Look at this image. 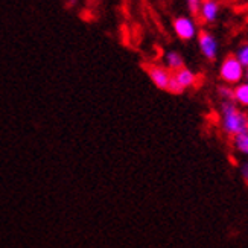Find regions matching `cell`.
I'll return each instance as SVG.
<instances>
[{
  "mask_svg": "<svg viewBox=\"0 0 248 248\" xmlns=\"http://www.w3.org/2000/svg\"><path fill=\"white\" fill-rule=\"evenodd\" d=\"M219 121L222 131L232 139L248 133V114L238 108L234 101H222L219 107Z\"/></svg>",
  "mask_w": 248,
  "mask_h": 248,
  "instance_id": "1",
  "label": "cell"
},
{
  "mask_svg": "<svg viewBox=\"0 0 248 248\" xmlns=\"http://www.w3.org/2000/svg\"><path fill=\"white\" fill-rule=\"evenodd\" d=\"M219 77L225 84H239L245 77V69L242 64L236 60L234 55H229L219 67Z\"/></svg>",
  "mask_w": 248,
  "mask_h": 248,
  "instance_id": "2",
  "label": "cell"
},
{
  "mask_svg": "<svg viewBox=\"0 0 248 248\" xmlns=\"http://www.w3.org/2000/svg\"><path fill=\"white\" fill-rule=\"evenodd\" d=\"M198 45L201 49V53L204 55V58L209 60V61H215L218 57V40L215 37L212 32L207 31H201L198 34Z\"/></svg>",
  "mask_w": 248,
  "mask_h": 248,
  "instance_id": "3",
  "label": "cell"
},
{
  "mask_svg": "<svg viewBox=\"0 0 248 248\" xmlns=\"http://www.w3.org/2000/svg\"><path fill=\"white\" fill-rule=\"evenodd\" d=\"M174 31L181 40H192L198 34L197 23L192 17H177L174 20Z\"/></svg>",
  "mask_w": 248,
  "mask_h": 248,
  "instance_id": "4",
  "label": "cell"
},
{
  "mask_svg": "<svg viewBox=\"0 0 248 248\" xmlns=\"http://www.w3.org/2000/svg\"><path fill=\"white\" fill-rule=\"evenodd\" d=\"M148 77L153 81V84L160 90H168L169 81L172 77V72L161 66H149L148 67Z\"/></svg>",
  "mask_w": 248,
  "mask_h": 248,
  "instance_id": "5",
  "label": "cell"
},
{
  "mask_svg": "<svg viewBox=\"0 0 248 248\" xmlns=\"http://www.w3.org/2000/svg\"><path fill=\"white\" fill-rule=\"evenodd\" d=\"M219 16V5L217 0H202L200 8V17L206 23H213L218 20Z\"/></svg>",
  "mask_w": 248,
  "mask_h": 248,
  "instance_id": "6",
  "label": "cell"
},
{
  "mask_svg": "<svg viewBox=\"0 0 248 248\" xmlns=\"http://www.w3.org/2000/svg\"><path fill=\"white\" fill-rule=\"evenodd\" d=\"M172 77L175 78L177 84L180 85V89L183 92H185L186 89H189V87H192V85H195V82H197V75L193 73L190 69H186V67L174 72V73H172Z\"/></svg>",
  "mask_w": 248,
  "mask_h": 248,
  "instance_id": "7",
  "label": "cell"
},
{
  "mask_svg": "<svg viewBox=\"0 0 248 248\" xmlns=\"http://www.w3.org/2000/svg\"><path fill=\"white\" fill-rule=\"evenodd\" d=\"M233 101L236 105L248 107V82H239L233 89Z\"/></svg>",
  "mask_w": 248,
  "mask_h": 248,
  "instance_id": "8",
  "label": "cell"
},
{
  "mask_svg": "<svg viewBox=\"0 0 248 248\" xmlns=\"http://www.w3.org/2000/svg\"><path fill=\"white\" fill-rule=\"evenodd\" d=\"M165 62H166L168 69L174 70V72L185 67V60H183V57L177 50H168L165 53Z\"/></svg>",
  "mask_w": 248,
  "mask_h": 248,
  "instance_id": "9",
  "label": "cell"
},
{
  "mask_svg": "<svg viewBox=\"0 0 248 248\" xmlns=\"http://www.w3.org/2000/svg\"><path fill=\"white\" fill-rule=\"evenodd\" d=\"M233 146L236 149V153L247 157V160H248V133L233 137Z\"/></svg>",
  "mask_w": 248,
  "mask_h": 248,
  "instance_id": "10",
  "label": "cell"
},
{
  "mask_svg": "<svg viewBox=\"0 0 248 248\" xmlns=\"http://www.w3.org/2000/svg\"><path fill=\"white\" fill-rule=\"evenodd\" d=\"M234 57L242 64L244 69H248V43L247 45H242L238 50H236Z\"/></svg>",
  "mask_w": 248,
  "mask_h": 248,
  "instance_id": "11",
  "label": "cell"
},
{
  "mask_svg": "<svg viewBox=\"0 0 248 248\" xmlns=\"http://www.w3.org/2000/svg\"><path fill=\"white\" fill-rule=\"evenodd\" d=\"M218 94L222 101H233V89L230 85H219Z\"/></svg>",
  "mask_w": 248,
  "mask_h": 248,
  "instance_id": "12",
  "label": "cell"
},
{
  "mask_svg": "<svg viewBox=\"0 0 248 248\" xmlns=\"http://www.w3.org/2000/svg\"><path fill=\"white\" fill-rule=\"evenodd\" d=\"M201 2H202V0H186L187 9H189V13H190V14H192L193 17L200 16V8H201Z\"/></svg>",
  "mask_w": 248,
  "mask_h": 248,
  "instance_id": "13",
  "label": "cell"
},
{
  "mask_svg": "<svg viewBox=\"0 0 248 248\" xmlns=\"http://www.w3.org/2000/svg\"><path fill=\"white\" fill-rule=\"evenodd\" d=\"M239 172H241V177L245 181V185H248V160L242 161L241 166H239Z\"/></svg>",
  "mask_w": 248,
  "mask_h": 248,
  "instance_id": "14",
  "label": "cell"
},
{
  "mask_svg": "<svg viewBox=\"0 0 248 248\" xmlns=\"http://www.w3.org/2000/svg\"><path fill=\"white\" fill-rule=\"evenodd\" d=\"M245 78H247V82H248V70L245 72Z\"/></svg>",
  "mask_w": 248,
  "mask_h": 248,
  "instance_id": "15",
  "label": "cell"
}]
</instances>
